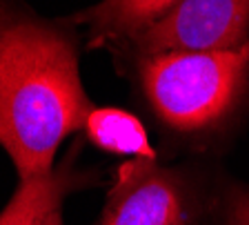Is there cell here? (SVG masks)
<instances>
[{"mask_svg": "<svg viewBox=\"0 0 249 225\" xmlns=\"http://www.w3.org/2000/svg\"><path fill=\"white\" fill-rule=\"evenodd\" d=\"M91 110L71 32L0 0V147L18 178L52 172L58 147Z\"/></svg>", "mask_w": 249, "mask_h": 225, "instance_id": "obj_1", "label": "cell"}, {"mask_svg": "<svg viewBox=\"0 0 249 225\" xmlns=\"http://www.w3.org/2000/svg\"><path fill=\"white\" fill-rule=\"evenodd\" d=\"M140 85L171 130L196 134L227 118L243 98L249 40L223 52H167L138 58Z\"/></svg>", "mask_w": 249, "mask_h": 225, "instance_id": "obj_2", "label": "cell"}, {"mask_svg": "<svg viewBox=\"0 0 249 225\" xmlns=\"http://www.w3.org/2000/svg\"><path fill=\"white\" fill-rule=\"evenodd\" d=\"M249 40V0H180L129 38L140 56L167 52H223Z\"/></svg>", "mask_w": 249, "mask_h": 225, "instance_id": "obj_3", "label": "cell"}, {"mask_svg": "<svg viewBox=\"0 0 249 225\" xmlns=\"http://www.w3.org/2000/svg\"><path fill=\"white\" fill-rule=\"evenodd\" d=\"M98 225H192L182 176L151 158H131L116 172Z\"/></svg>", "mask_w": 249, "mask_h": 225, "instance_id": "obj_4", "label": "cell"}, {"mask_svg": "<svg viewBox=\"0 0 249 225\" xmlns=\"http://www.w3.org/2000/svg\"><path fill=\"white\" fill-rule=\"evenodd\" d=\"M91 183L93 174L76 168V147H71L65 161L49 174L18 183L14 196L0 212V225H38L49 212L60 207L69 194Z\"/></svg>", "mask_w": 249, "mask_h": 225, "instance_id": "obj_5", "label": "cell"}, {"mask_svg": "<svg viewBox=\"0 0 249 225\" xmlns=\"http://www.w3.org/2000/svg\"><path fill=\"white\" fill-rule=\"evenodd\" d=\"M178 2L180 0H103L80 11L73 20L89 27L93 42L129 40L134 34L171 11Z\"/></svg>", "mask_w": 249, "mask_h": 225, "instance_id": "obj_6", "label": "cell"}, {"mask_svg": "<svg viewBox=\"0 0 249 225\" xmlns=\"http://www.w3.org/2000/svg\"><path fill=\"white\" fill-rule=\"evenodd\" d=\"M85 134L98 150L118 156L151 158L156 152L149 143L145 125L131 112L120 107H93L85 121Z\"/></svg>", "mask_w": 249, "mask_h": 225, "instance_id": "obj_7", "label": "cell"}, {"mask_svg": "<svg viewBox=\"0 0 249 225\" xmlns=\"http://www.w3.org/2000/svg\"><path fill=\"white\" fill-rule=\"evenodd\" d=\"M227 225H249V192L233 189L227 199Z\"/></svg>", "mask_w": 249, "mask_h": 225, "instance_id": "obj_8", "label": "cell"}, {"mask_svg": "<svg viewBox=\"0 0 249 225\" xmlns=\"http://www.w3.org/2000/svg\"><path fill=\"white\" fill-rule=\"evenodd\" d=\"M38 225H62V214H60V207H58V209H53V212H49V214H47L45 219H42Z\"/></svg>", "mask_w": 249, "mask_h": 225, "instance_id": "obj_9", "label": "cell"}]
</instances>
